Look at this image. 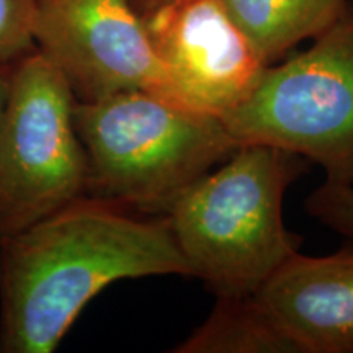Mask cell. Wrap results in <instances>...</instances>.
I'll return each mask as SVG.
<instances>
[{
  "label": "cell",
  "mask_w": 353,
  "mask_h": 353,
  "mask_svg": "<svg viewBox=\"0 0 353 353\" xmlns=\"http://www.w3.org/2000/svg\"><path fill=\"white\" fill-rule=\"evenodd\" d=\"M154 275L192 276L169 218L77 198L0 239V352H54L101 290Z\"/></svg>",
  "instance_id": "cell-1"
},
{
  "label": "cell",
  "mask_w": 353,
  "mask_h": 353,
  "mask_svg": "<svg viewBox=\"0 0 353 353\" xmlns=\"http://www.w3.org/2000/svg\"><path fill=\"white\" fill-rule=\"evenodd\" d=\"M303 172V157L268 144H241L198 179L169 213L192 276L216 296H254L301 239L283 221V196Z\"/></svg>",
  "instance_id": "cell-2"
},
{
  "label": "cell",
  "mask_w": 353,
  "mask_h": 353,
  "mask_svg": "<svg viewBox=\"0 0 353 353\" xmlns=\"http://www.w3.org/2000/svg\"><path fill=\"white\" fill-rule=\"evenodd\" d=\"M74 125L87 156L85 195L149 214L169 213L241 145L216 114L145 90L76 100Z\"/></svg>",
  "instance_id": "cell-3"
},
{
  "label": "cell",
  "mask_w": 353,
  "mask_h": 353,
  "mask_svg": "<svg viewBox=\"0 0 353 353\" xmlns=\"http://www.w3.org/2000/svg\"><path fill=\"white\" fill-rule=\"evenodd\" d=\"M239 144H268L319 164L329 182L353 185V0L306 51L268 65L221 117Z\"/></svg>",
  "instance_id": "cell-4"
},
{
  "label": "cell",
  "mask_w": 353,
  "mask_h": 353,
  "mask_svg": "<svg viewBox=\"0 0 353 353\" xmlns=\"http://www.w3.org/2000/svg\"><path fill=\"white\" fill-rule=\"evenodd\" d=\"M74 107L69 82L37 48L13 63L0 123V239L85 196Z\"/></svg>",
  "instance_id": "cell-5"
},
{
  "label": "cell",
  "mask_w": 353,
  "mask_h": 353,
  "mask_svg": "<svg viewBox=\"0 0 353 353\" xmlns=\"http://www.w3.org/2000/svg\"><path fill=\"white\" fill-rule=\"evenodd\" d=\"M33 41L79 101L145 90L188 107L130 0H33Z\"/></svg>",
  "instance_id": "cell-6"
},
{
  "label": "cell",
  "mask_w": 353,
  "mask_h": 353,
  "mask_svg": "<svg viewBox=\"0 0 353 353\" xmlns=\"http://www.w3.org/2000/svg\"><path fill=\"white\" fill-rule=\"evenodd\" d=\"M141 17L172 82L200 112H231L268 68L221 0H169Z\"/></svg>",
  "instance_id": "cell-7"
},
{
  "label": "cell",
  "mask_w": 353,
  "mask_h": 353,
  "mask_svg": "<svg viewBox=\"0 0 353 353\" xmlns=\"http://www.w3.org/2000/svg\"><path fill=\"white\" fill-rule=\"evenodd\" d=\"M254 296L303 353H353V249L294 254Z\"/></svg>",
  "instance_id": "cell-8"
},
{
  "label": "cell",
  "mask_w": 353,
  "mask_h": 353,
  "mask_svg": "<svg viewBox=\"0 0 353 353\" xmlns=\"http://www.w3.org/2000/svg\"><path fill=\"white\" fill-rule=\"evenodd\" d=\"M268 65L316 38L341 17L348 0H221Z\"/></svg>",
  "instance_id": "cell-9"
},
{
  "label": "cell",
  "mask_w": 353,
  "mask_h": 353,
  "mask_svg": "<svg viewBox=\"0 0 353 353\" xmlns=\"http://www.w3.org/2000/svg\"><path fill=\"white\" fill-rule=\"evenodd\" d=\"M175 353H303L255 296H219Z\"/></svg>",
  "instance_id": "cell-10"
},
{
  "label": "cell",
  "mask_w": 353,
  "mask_h": 353,
  "mask_svg": "<svg viewBox=\"0 0 353 353\" xmlns=\"http://www.w3.org/2000/svg\"><path fill=\"white\" fill-rule=\"evenodd\" d=\"M33 50V0H0V63L13 64Z\"/></svg>",
  "instance_id": "cell-11"
},
{
  "label": "cell",
  "mask_w": 353,
  "mask_h": 353,
  "mask_svg": "<svg viewBox=\"0 0 353 353\" xmlns=\"http://www.w3.org/2000/svg\"><path fill=\"white\" fill-rule=\"evenodd\" d=\"M307 213L353 241V185L325 180L306 201Z\"/></svg>",
  "instance_id": "cell-12"
},
{
  "label": "cell",
  "mask_w": 353,
  "mask_h": 353,
  "mask_svg": "<svg viewBox=\"0 0 353 353\" xmlns=\"http://www.w3.org/2000/svg\"><path fill=\"white\" fill-rule=\"evenodd\" d=\"M12 65L7 63H0V123H2L3 112H6L8 94H10V79H12Z\"/></svg>",
  "instance_id": "cell-13"
},
{
  "label": "cell",
  "mask_w": 353,
  "mask_h": 353,
  "mask_svg": "<svg viewBox=\"0 0 353 353\" xmlns=\"http://www.w3.org/2000/svg\"><path fill=\"white\" fill-rule=\"evenodd\" d=\"M138 2H139L141 10H143V13H145V12L152 10V8L162 6V3L169 2V0H138ZM143 13H141V15H143Z\"/></svg>",
  "instance_id": "cell-14"
}]
</instances>
